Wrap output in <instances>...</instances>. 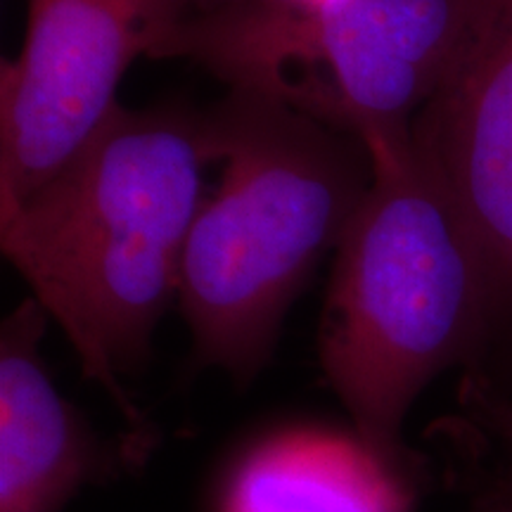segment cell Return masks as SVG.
<instances>
[{
	"label": "cell",
	"mask_w": 512,
	"mask_h": 512,
	"mask_svg": "<svg viewBox=\"0 0 512 512\" xmlns=\"http://www.w3.org/2000/svg\"><path fill=\"white\" fill-rule=\"evenodd\" d=\"M221 3H230V0H197V8H204V5H221Z\"/></svg>",
	"instance_id": "cell-12"
},
{
	"label": "cell",
	"mask_w": 512,
	"mask_h": 512,
	"mask_svg": "<svg viewBox=\"0 0 512 512\" xmlns=\"http://www.w3.org/2000/svg\"><path fill=\"white\" fill-rule=\"evenodd\" d=\"M366 147L373 183L337 247L320 366L370 458L418 477L403 422L427 384L489 347V287L475 240L413 131Z\"/></svg>",
	"instance_id": "cell-2"
},
{
	"label": "cell",
	"mask_w": 512,
	"mask_h": 512,
	"mask_svg": "<svg viewBox=\"0 0 512 512\" xmlns=\"http://www.w3.org/2000/svg\"><path fill=\"white\" fill-rule=\"evenodd\" d=\"M287 3H294V5H304V8H316V5L330 3V0H287Z\"/></svg>",
	"instance_id": "cell-11"
},
{
	"label": "cell",
	"mask_w": 512,
	"mask_h": 512,
	"mask_svg": "<svg viewBox=\"0 0 512 512\" xmlns=\"http://www.w3.org/2000/svg\"><path fill=\"white\" fill-rule=\"evenodd\" d=\"M413 140L475 240L498 337L512 328V0H486Z\"/></svg>",
	"instance_id": "cell-6"
},
{
	"label": "cell",
	"mask_w": 512,
	"mask_h": 512,
	"mask_svg": "<svg viewBox=\"0 0 512 512\" xmlns=\"http://www.w3.org/2000/svg\"><path fill=\"white\" fill-rule=\"evenodd\" d=\"M467 512H512V465L505 467L479 491Z\"/></svg>",
	"instance_id": "cell-10"
},
{
	"label": "cell",
	"mask_w": 512,
	"mask_h": 512,
	"mask_svg": "<svg viewBox=\"0 0 512 512\" xmlns=\"http://www.w3.org/2000/svg\"><path fill=\"white\" fill-rule=\"evenodd\" d=\"M216 162L207 117L119 107L48 185L0 209V245L105 387L140 456L150 427L119 375L150 351Z\"/></svg>",
	"instance_id": "cell-1"
},
{
	"label": "cell",
	"mask_w": 512,
	"mask_h": 512,
	"mask_svg": "<svg viewBox=\"0 0 512 512\" xmlns=\"http://www.w3.org/2000/svg\"><path fill=\"white\" fill-rule=\"evenodd\" d=\"M207 124L223 176L192 223L178 302L197 366L247 384L313 266L354 221L373 159L356 136L252 91L230 93Z\"/></svg>",
	"instance_id": "cell-3"
},
{
	"label": "cell",
	"mask_w": 512,
	"mask_h": 512,
	"mask_svg": "<svg viewBox=\"0 0 512 512\" xmlns=\"http://www.w3.org/2000/svg\"><path fill=\"white\" fill-rule=\"evenodd\" d=\"M477 399V411L482 418L486 432L501 441L508 456V465H512V396H491V394H472Z\"/></svg>",
	"instance_id": "cell-9"
},
{
	"label": "cell",
	"mask_w": 512,
	"mask_h": 512,
	"mask_svg": "<svg viewBox=\"0 0 512 512\" xmlns=\"http://www.w3.org/2000/svg\"><path fill=\"white\" fill-rule=\"evenodd\" d=\"M415 479L370 458L354 432H278L235 460L223 512H406Z\"/></svg>",
	"instance_id": "cell-8"
},
{
	"label": "cell",
	"mask_w": 512,
	"mask_h": 512,
	"mask_svg": "<svg viewBox=\"0 0 512 512\" xmlns=\"http://www.w3.org/2000/svg\"><path fill=\"white\" fill-rule=\"evenodd\" d=\"M48 320L29 297L0 330V512H62L86 486L143 463L128 446L102 441L57 392L41 358Z\"/></svg>",
	"instance_id": "cell-7"
},
{
	"label": "cell",
	"mask_w": 512,
	"mask_h": 512,
	"mask_svg": "<svg viewBox=\"0 0 512 512\" xmlns=\"http://www.w3.org/2000/svg\"><path fill=\"white\" fill-rule=\"evenodd\" d=\"M486 0H230L188 8L157 57H188L363 145L396 140L439 93Z\"/></svg>",
	"instance_id": "cell-4"
},
{
	"label": "cell",
	"mask_w": 512,
	"mask_h": 512,
	"mask_svg": "<svg viewBox=\"0 0 512 512\" xmlns=\"http://www.w3.org/2000/svg\"><path fill=\"white\" fill-rule=\"evenodd\" d=\"M188 0H27L0 69V209L48 185L119 110L136 57H157Z\"/></svg>",
	"instance_id": "cell-5"
}]
</instances>
